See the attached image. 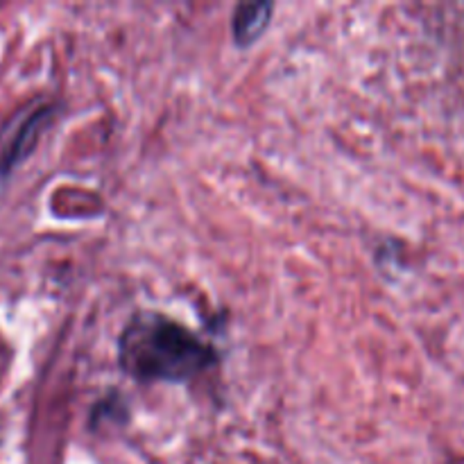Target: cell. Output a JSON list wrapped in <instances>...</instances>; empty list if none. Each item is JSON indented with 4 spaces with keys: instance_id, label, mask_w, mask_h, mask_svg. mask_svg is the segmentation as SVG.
Listing matches in <instances>:
<instances>
[{
    "instance_id": "1",
    "label": "cell",
    "mask_w": 464,
    "mask_h": 464,
    "mask_svg": "<svg viewBox=\"0 0 464 464\" xmlns=\"http://www.w3.org/2000/svg\"><path fill=\"white\" fill-rule=\"evenodd\" d=\"M216 361L211 344L159 313H136L118 338L121 370L140 383H188Z\"/></svg>"
},
{
    "instance_id": "2",
    "label": "cell",
    "mask_w": 464,
    "mask_h": 464,
    "mask_svg": "<svg viewBox=\"0 0 464 464\" xmlns=\"http://www.w3.org/2000/svg\"><path fill=\"white\" fill-rule=\"evenodd\" d=\"M45 118H48V109L45 107L27 109L21 116H16L14 125H9L12 130H7V136L0 143V172H7L9 168L16 166L18 159L25 157Z\"/></svg>"
},
{
    "instance_id": "3",
    "label": "cell",
    "mask_w": 464,
    "mask_h": 464,
    "mask_svg": "<svg viewBox=\"0 0 464 464\" xmlns=\"http://www.w3.org/2000/svg\"><path fill=\"white\" fill-rule=\"evenodd\" d=\"M272 9L275 5L258 0V3H240L236 7L234 18H231V32H234V41L238 45H252L258 36L266 32L267 23H270Z\"/></svg>"
}]
</instances>
